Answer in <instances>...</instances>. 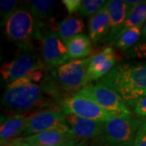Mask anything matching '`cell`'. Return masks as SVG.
<instances>
[{"mask_svg": "<svg viewBox=\"0 0 146 146\" xmlns=\"http://www.w3.org/2000/svg\"><path fill=\"white\" fill-rule=\"evenodd\" d=\"M100 82L115 90L127 104L146 95V63H120Z\"/></svg>", "mask_w": 146, "mask_h": 146, "instance_id": "1", "label": "cell"}, {"mask_svg": "<svg viewBox=\"0 0 146 146\" xmlns=\"http://www.w3.org/2000/svg\"><path fill=\"white\" fill-rule=\"evenodd\" d=\"M43 90L42 85L32 82L7 86L2 103L7 109L19 114L42 109L50 105V101L43 94Z\"/></svg>", "mask_w": 146, "mask_h": 146, "instance_id": "2", "label": "cell"}, {"mask_svg": "<svg viewBox=\"0 0 146 146\" xmlns=\"http://www.w3.org/2000/svg\"><path fill=\"white\" fill-rule=\"evenodd\" d=\"M3 26L7 37L21 46L32 44V40H40L41 29L47 25L36 19L29 10L18 8Z\"/></svg>", "mask_w": 146, "mask_h": 146, "instance_id": "3", "label": "cell"}, {"mask_svg": "<svg viewBox=\"0 0 146 146\" xmlns=\"http://www.w3.org/2000/svg\"><path fill=\"white\" fill-rule=\"evenodd\" d=\"M44 67L45 63L34 47L32 44H28L21 46L15 57L3 64L1 76L9 84L35 70L44 69Z\"/></svg>", "mask_w": 146, "mask_h": 146, "instance_id": "4", "label": "cell"}, {"mask_svg": "<svg viewBox=\"0 0 146 146\" xmlns=\"http://www.w3.org/2000/svg\"><path fill=\"white\" fill-rule=\"evenodd\" d=\"M139 127L140 119L131 114L116 115L105 123L103 136L116 146H133Z\"/></svg>", "mask_w": 146, "mask_h": 146, "instance_id": "5", "label": "cell"}, {"mask_svg": "<svg viewBox=\"0 0 146 146\" xmlns=\"http://www.w3.org/2000/svg\"><path fill=\"white\" fill-rule=\"evenodd\" d=\"M78 92L92 98L102 109L114 116L131 114L127 102L119 94L100 81L89 83Z\"/></svg>", "mask_w": 146, "mask_h": 146, "instance_id": "6", "label": "cell"}, {"mask_svg": "<svg viewBox=\"0 0 146 146\" xmlns=\"http://www.w3.org/2000/svg\"><path fill=\"white\" fill-rule=\"evenodd\" d=\"M62 110L87 119L106 122L114 115L103 110L89 97L76 92L62 102Z\"/></svg>", "mask_w": 146, "mask_h": 146, "instance_id": "7", "label": "cell"}, {"mask_svg": "<svg viewBox=\"0 0 146 146\" xmlns=\"http://www.w3.org/2000/svg\"><path fill=\"white\" fill-rule=\"evenodd\" d=\"M94 55L82 59L71 60L57 68L58 80L63 89L77 91L88 84V69Z\"/></svg>", "mask_w": 146, "mask_h": 146, "instance_id": "8", "label": "cell"}, {"mask_svg": "<svg viewBox=\"0 0 146 146\" xmlns=\"http://www.w3.org/2000/svg\"><path fill=\"white\" fill-rule=\"evenodd\" d=\"M39 41L43 61L50 68H58L70 61L66 45L59 37L58 32L50 26L42 28Z\"/></svg>", "mask_w": 146, "mask_h": 146, "instance_id": "9", "label": "cell"}, {"mask_svg": "<svg viewBox=\"0 0 146 146\" xmlns=\"http://www.w3.org/2000/svg\"><path fill=\"white\" fill-rule=\"evenodd\" d=\"M50 130H60L70 132L63 110H44L29 116L24 138Z\"/></svg>", "mask_w": 146, "mask_h": 146, "instance_id": "10", "label": "cell"}, {"mask_svg": "<svg viewBox=\"0 0 146 146\" xmlns=\"http://www.w3.org/2000/svg\"><path fill=\"white\" fill-rule=\"evenodd\" d=\"M64 114L70 132L80 141H93L104 133L105 122L83 119L67 113Z\"/></svg>", "mask_w": 146, "mask_h": 146, "instance_id": "11", "label": "cell"}, {"mask_svg": "<svg viewBox=\"0 0 146 146\" xmlns=\"http://www.w3.org/2000/svg\"><path fill=\"white\" fill-rule=\"evenodd\" d=\"M116 61L115 50L111 47L94 55L88 69V84L105 77L115 68Z\"/></svg>", "mask_w": 146, "mask_h": 146, "instance_id": "12", "label": "cell"}, {"mask_svg": "<svg viewBox=\"0 0 146 146\" xmlns=\"http://www.w3.org/2000/svg\"><path fill=\"white\" fill-rule=\"evenodd\" d=\"M107 9L109 12L110 21V33L105 43L113 44L115 38L122 30L127 16L132 9L122 0H110L107 1Z\"/></svg>", "mask_w": 146, "mask_h": 146, "instance_id": "13", "label": "cell"}, {"mask_svg": "<svg viewBox=\"0 0 146 146\" xmlns=\"http://www.w3.org/2000/svg\"><path fill=\"white\" fill-rule=\"evenodd\" d=\"M28 120L29 116L18 114L8 116L2 120L0 127L1 146L11 145L21 135H23Z\"/></svg>", "mask_w": 146, "mask_h": 146, "instance_id": "14", "label": "cell"}, {"mask_svg": "<svg viewBox=\"0 0 146 146\" xmlns=\"http://www.w3.org/2000/svg\"><path fill=\"white\" fill-rule=\"evenodd\" d=\"M110 29L111 26L106 3V4L98 13L91 16L89 20V34L92 43L97 45L101 42H105L109 36Z\"/></svg>", "mask_w": 146, "mask_h": 146, "instance_id": "15", "label": "cell"}, {"mask_svg": "<svg viewBox=\"0 0 146 146\" xmlns=\"http://www.w3.org/2000/svg\"><path fill=\"white\" fill-rule=\"evenodd\" d=\"M79 140L71 132L50 130L23 138L24 143L31 146L58 145Z\"/></svg>", "mask_w": 146, "mask_h": 146, "instance_id": "16", "label": "cell"}, {"mask_svg": "<svg viewBox=\"0 0 146 146\" xmlns=\"http://www.w3.org/2000/svg\"><path fill=\"white\" fill-rule=\"evenodd\" d=\"M70 59H82L91 56L93 45L89 36L80 33L71 38L66 44Z\"/></svg>", "mask_w": 146, "mask_h": 146, "instance_id": "17", "label": "cell"}, {"mask_svg": "<svg viewBox=\"0 0 146 146\" xmlns=\"http://www.w3.org/2000/svg\"><path fill=\"white\" fill-rule=\"evenodd\" d=\"M84 29V24L83 21L72 16L66 17L57 26L58 34L65 45L73 36L81 33Z\"/></svg>", "mask_w": 146, "mask_h": 146, "instance_id": "18", "label": "cell"}, {"mask_svg": "<svg viewBox=\"0 0 146 146\" xmlns=\"http://www.w3.org/2000/svg\"><path fill=\"white\" fill-rule=\"evenodd\" d=\"M142 33L143 26L132 27L122 30L115 38L113 44L121 50L127 51L140 42L142 37Z\"/></svg>", "mask_w": 146, "mask_h": 146, "instance_id": "19", "label": "cell"}, {"mask_svg": "<svg viewBox=\"0 0 146 146\" xmlns=\"http://www.w3.org/2000/svg\"><path fill=\"white\" fill-rule=\"evenodd\" d=\"M56 4L57 1L54 0H30L28 2L29 11L32 15L45 24L46 21H50L54 7Z\"/></svg>", "mask_w": 146, "mask_h": 146, "instance_id": "20", "label": "cell"}, {"mask_svg": "<svg viewBox=\"0 0 146 146\" xmlns=\"http://www.w3.org/2000/svg\"><path fill=\"white\" fill-rule=\"evenodd\" d=\"M146 21V1H141L130 11L122 30L128 28L143 26ZM121 30V31H122ZM120 31V32H121Z\"/></svg>", "mask_w": 146, "mask_h": 146, "instance_id": "21", "label": "cell"}, {"mask_svg": "<svg viewBox=\"0 0 146 146\" xmlns=\"http://www.w3.org/2000/svg\"><path fill=\"white\" fill-rule=\"evenodd\" d=\"M105 0H82L78 12L83 16H93L106 4Z\"/></svg>", "mask_w": 146, "mask_h": 146, "instance_id": "22", "label": "cell"}, {"mask_svg": "<svg viewBox=\"0 0 146 146\" xmlns=\"http://www.w3.org/2000/svg\"><path fill=\"white\" fill-rule=\"evenodd\" d=\"M19 2L16 0H1L0 1V14L2 18V26L4 25L6 21L17 10Z\"/></svg>", "mask_w": 146, "mask_h": 146, "instance_id": "23", "label": "cell"}, {"mask_svg": "<svg viewBox=\"0 0 146 146\" xmlns=\"http://www.w3.org/2000/svg\"><path fill=\"white\" fill-rule=\"evenodd\" d=\"M126 52L129 58L146 59V40L141 37L140 42Z\"/></svg>", "mask_w": 146, "mask_h": 146, "instance_id": "24", "label": "cell"}, {"mask_svg": "<svg viewBox=\"0 0 146 146\" xmlns=\"http://www.w3.org/2000/svg\"><path fill=\"white\" fill-rule=\"evenodd\" d=\"M128 106L132 108L134 114L137 117L141 119L146 118V95L131 102Z\"/></svg>", "mask_w": 146, "mask_h": 146, "instance_id": "25", "label": "cell"}, {"mask_svg": "<svg viewBox=\"0 0 146 146\" xmlns=\"http://www.w3.org/2000/svg\"><path fill=\"white\" fill-rule=\"evenodd\" d=\"M62 3H63V5L66 7L68 13L70 15L78 11L81 4L80 0H63Z\"/></svg>", "mask_w": 146, "mask_h": 146, "instance_id": "26", "label": "cell"}, {"mask_svg": "<svg viewBox=\"0 0 146 146\" xmlns=\"http://www.w3.org/2000/svg\"><path fill=\"white\" fill-rule=\"evenodd\" d=\"M44 69H38L30 72L26 76L29 79L32 83L36 84L37 82H41L44 78Z\"/></svg>", "mask_w": 146, "mask_h": 146, "instance_id": "27", "label": "cell"}, {"mask_svg": "<svg viewBox=\"0 0 146 146\" xmlns=\"http://www.w3.org/2000/svg\"><path fill=\"white\" fill-rule=\"evenodd\" d=\"M133 146H146V130L139 127Z\"/></svg>", "mask_w": 146, "mask_h": 146, "instance_id": "28", "label": "cell"}, {"mask_svg": "<svg viewBox=\"0 0 146 146\" xmlns=\"http://www.w3.org/2000/svg\"><path fill=\"white\" fill-rule=\"evenodd\" d=\"M89 146H116L111 143H110L103 136V134L102 136H98L97 138L94 139L93 141H91Z\"/></svg>", "mask_w": 146, "mask_h": 146, "instance_id": "29", "label": "cell"}, {"mask_svg": "<svg viewBox=\"0 0 146 146\" xmlns=\"http://www.w3.org/2000/svg\"><path fill=\"white\" fill-rule=\"evenodd\" d=\"M141 1L140 0H124V3H125L127 5H128L131 7H134L135 6H136L138 3H140Z\"/></svg>", "mask_w": 146, "mask_h": 146, "instance_id": "30", "label": "cell"}, {"mask_svg": "<svg viewBox=\"0 0 146 146\" xmlns=\"http://www.w3.org/2000/svg\"><path fill=\"white\" fill-rule=\"evenodd\" d=\"M80 140H76V141H72V142H69V143H66V144H63V145H46V146H76L77 144H78L79 142H80ZM25 146H31V145H27L25 144Z\"/></svg>", "mask_w": 146, "mask_h": 146, "instance_id": "31", "label": "cell"}, {"mask_svg": "<svg viewBox=\"0 0 146 146\" xmlns=\"http://www.w3.org/2000/svg\"><path fill=\"white\" fill-rule=\"evenodd\" d=\"M10 146H25V144L24 143L22 139V140H16L13 143H11Z\"/></svg>", "mask_w": 146, "mask_h": 146, "instance_id": "32", "label": "cell"}, {"mask_svg": "<svg viewBox=\"0 0 146 146\" xmlns=\"http://www.w3.org/2000/svg\"><path fill=\"white\" fill-rule=\"evenodd\" d=\"M140 128L146 130V118L140 119Z\"/></svg>", "mask_w": 146, "mask_h": 146, "instance_id": "33", "label": "cell"}, {"mask_svg": "<svg viewBox=\"0 0 146 146\" xmlns=\"http://www.w3.org/2000/svg\"><path fill=\"white\" fill-rule=\"evenodd\" d=\"M76 146H89V144H88L87 141H80Z\"/></svg>", "mask_w": 146, "mask_h": 146, "instance_id": "34", "label": "cell"}, {"mask_svg": "<svg viewBox=\"0 0 146 146\" xmlns=\"http://www.w3.org/2000/svg\"><path fill=\"white\" fill-rule=\"evenodd\" d=\"M142 37L146 40V21L143 25V33H142Z\"/></svg>", "mask_w": 146, "mask_h": 146, "instance_id": "35", "label": "cell"}]
</instances>
